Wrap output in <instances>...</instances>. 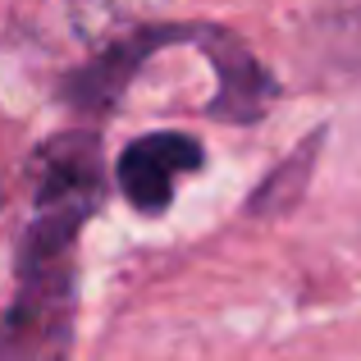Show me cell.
Instances as JSON below:
<instances>
[{
	"label": "cell",
	"mask_w": 361,
	"mask_h": 361,
	"mask_svg": "<svg viewBox=\"0 0 361 361\" xmlns=\"http://www.w3.org/2000/svg\"><path fill=\"white\" fill-rule=\"evenodd\" d=\"M101 206V147L92 133H60L32 156V220L0 311V361H69L73 243Z\"/></svg>",
	"instance_id": "obj_1"
},
{
	"label": "cell",
	"mask_w": 361,
	"mask_h": 361,
	"mask_svg": "<svg viewBox=\"0 0 361 361\" xmlns=\"http://www.w3.org/2000/svg\"><path fill=\"white\" fill-rule=\"evenodd\" d=\"M202 142L188 133H147V137L128 142L119 156V188L137 211L160 215L174 197V178L202 169Z\"/></svg>",
	"instance_id": "obj_2"
},
{
	"label": "cell",
	"mask_w": 361,
	"mask_h": 361,
	"mask_svg": "<svg viewBox=\"0 0 361 361\" xmlns=\"http://www.w3.org/2000/svg\"><path fill=\"white\" fill-rule=\"evenodd\" d=\"M192 32H197V42H202V51L211 55L215 73H220V92H215L211 110L220 119H233V123L256 119L265 110V101L274 97L270 73L256 64V55L247 51L243 42H233L220 27H192Z\"/></svg>",
	"instance_id": "obj_3"
}]
</instances>
